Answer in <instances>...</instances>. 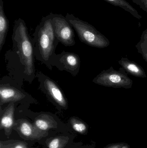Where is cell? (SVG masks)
Returning <instances> with one entry per match:
<instances>
[{"mask_svg":"<svg viewBox=\"0 0 147 148\" xmlns=\"http://www.w3.org/2000/svg\"><path fill=\"white\" fill-rule=\"evenodd\" d=\"M118 63L128 75L141 78L147 77L146 74L143 68L135 62L129 60L127 58L122 57L118 61Z\"/></svg>","mask_w":147,"mask_h":148,"instance_id":"obj_10","label":"cell"},{"mask_svg":"<svg viewBox=\"0 0 147 148\" xmlns=\"http://www.w3.org/2000/svg\"><path fill=\"white\" fill-rule=\"evenodd\" d=\"M67 137L58 136L52 139L47 144L48 148H62L67 143Z\"/></svg>","mask_w":147,"mask_h":148,"instance_id":"obj_17","label":"cell"},{"mask_svg":"<svg viewBox=\"0 0 147 148\" xmlns=\"http://www.w3.org/2000/svg\"><path fill=\"white\" fill-rule=\"evenodd\" d=\"M70 123L72 128L76 132L80 134H83L86 131V126L85 124L77 117H71L70 119Z\"/></svg>","mask_w":147,"mask_h":148,"instance_id":"obj_16","label":"cell"},{"mask_svg":"<svg viewBox=\"0 0 147 148\" xmlns=\"http://www.w3.org/2000/svg\"><path fill=\"white\" fill-rule=\"evenodd\" d=\"M18 130L24 137L29 139H35L44 136L41 134L40 130L26 120H22L20 121L18 127Z\"/></svg>","mask_w":147,"mask_h":148,"instance_id":"obj_11","label":"cell"},{"mask_svg":"<svg viewBox=\"0 0 147 148\" xmlns=\"http://www.w3.org/2000/svg\"><path fill=\"white\" fill-rule=\"evenodd\" d=\"M57 122L52 116L49 115L43 114L35 119L34 125L42 131H47L57 127Z\"/></svg>","mask_w":147,"mask_h":148,"instance_id":"obj_13","label":"cell"},{"mask_svg":"<svg viewBox=\"0 0 147 148\" xmlns=\"http://www.w3.org/2000/svg\"><path fill=\"white\" fill-rule=\"evenodd\" d=\"M13 39L17 45L21 62L25 67V73L28 75H32L34 71L33 46L26 23L22 18L15 21Z\"/></svg>","mask_w":147,"mask_h":148,"instance_id":"obj_1","label":"cell"},{"mask_svg":"<svg viewBox=\"0 0 147 148\" xmlns=\"http://www.w3.org/2000/svg\"><path fill=\"white\" fill-rule=\"evenodd\" d=\"M25 97V95L16 88L9 85L1 84L0 86V103L2 104L7 103L19 101Z\"/></svg>","mask_w":147,"mask_h":148,"instance_id":"obj_7","label":"cell"},{"mask_svg":"<svg viewBox=\"0 0 147 148\" xmlns=\"http://www.w3.org/2000/svg\"><path fill=\"white\" fill-rule=\"evenodd\" d=\"M132 1L147 13V0H132Z\"/></svg>","mask_w":147,"mask_h":148,"instance_id":"obj_19","label":"cell"},{"mask_svg":"<svg viewBox=\"0 0 147 148\" xmlns=\"http://www.w3.org/2000/svg\"><path fill=\"white\" fill-rule=\"evenodd\" d=\"M127 72L123 67L116 70L111 66L103 70L93 80L95 84L104 87L115 88H131L133 81L129 77Z\"/></svg>","mask_w":147,"mask_h":148,"instance_id":"obj_4","label":"cell"},{"mask_svg":"<svg viewBox=\"0 0 147 148\" xmlns=\"http://www.w3.org/2000/svg\"><path fill=\"white\" fill-rule=\"evenodd\" d=\"M44 86L49 97L61 108L66 109L68 103L63 91L56 83L49 78L44 81Z\"/></svg>","mask_w":147,"mask_h":148,"instance_id":"obj_6","label":"cell"},{"mask_svg":"<svg viewBox=\"0 0 147 148\" xmlns=\"http://www.w3.org/2000/svg\"><path fill=\"white\" fill-rule=\"evenodd\" d=\"M0 148H27L26 145L23 142H18L14 143L8 145H3L1 142L0 143Z\"/></svg>","mask_w":147,"mask_h":148,"instance_id":"obj_18","label":"cell"},{"mask_svg":"<svg viewBox=\"0 0 147 148\" xmlns=\"http://www.w3.org/2000/svg\"><path fill=\"white\" fill-rule=\"evenodd\" d=\"M9 21L5 14L3 1L0 0V50H1L8 31Z\"/></svg>","mask_w":147,"mask_h":148,"instance_id":"obj_12","label":"cell"},{"mask_svg":"<svg viewBox=\"0 0 147 148\" xmlns=\"http://www.w3.org/2000/svg\"><path fill=\"white\" fill-rule=\"evenodd\" d=\"M65 17L82 42L98 48H104L109 46L110 42L108 39L91 24L76 17L73 14L67 13Z\"/></svg>","mask_w":147,"mask_h":148,"instance_id":"obj_2","label":"cell"},{"mask_svg":"<svg viewBox=\"0 0 147 148\" xmlns=\"http://www.w3.org/2000/svg\"><path fill=\"white\" fill-rule=\"evenodd\" d=\"M135 47L147 63V28L142 32L140 40L136 44Z\"/></svg>","mask_w":147,"mask_h":148,"instance_id":"obj_15","label":"cell"},{"mask_svg":"<svg viewBox=\"0 0 147 148\" xmlns=\"http://www.w3.org/2000/svg\"><path fill=\"white\" fill-rule=\"evenodd\" d=\"M53 15V13H50L48 15L42 17L36 27L35 33L40 52L45 60H48L51 56L54 42L57 39L52 23Z\"/></svg>","mask_w":147,"mask_h":148,"instance_id":"obj_3","label":"cell"},{"mask_svg":"<svg viewBox=\"0 0 147 148\" xmlns=\"http://www.w3.org/2000/svg\"><path fill=\"white\" fill-rule=\"evenodd\" d=\"M60 61L66 71L75 75H77L79 72L80 60L79 56L77 54L72 53L62 54L60 58Z\"/></svg>","mask_w":147,"mask_h":148,"instance_id":"obj_8","label":"cell"},{"mask_svg":"<svg viewBox=\"0 0 147 148\" xmlns=\"http://www.w3.org/2000/svg\"><path fill=\"white\" fill-rule=\"evenodd\" d=\"M17 1H18V0H17Z\"/></svg>","mask_w":147,"mask_h":148,"instance_id":"obj_20","label":"cell"},{"mask_svg":"<svg viewBox=\"0 0 147 148\" xmlns=\"http://www.w3.org/2000/svg\"><path fill=\"white\" fill-rule=\"evenodd\" d=\"M14 103H10L1 113V129H4L6 135H9L14 126Z\"/></svg>","mask_w":147,"mask_h":148,"instance_id":"obj_9","label":"cell"},{"mask_svg":"<svg viewBox=\"0 0 147 148\" xmlns=\"http://www.w3.org/2000/svg\"><path fill=\"white\" fill-rule=\"evenodd\" d=\"M52 23L58 40L66 47L75 45L74 30L65 16L61 14H54Z\"/></svg>","mask_w":147,"mask_h":148,"instance_id":"obj_5","label":"cell"},{"mask_svg":"<svg viewBox=\"0 0 147 148\" xmlns=\"http://www.w3.org/2000/svg\"><path fill=\"white\" fill-rule=\"evenodd\" d=\"M110 4L117 7H120L126 11L129 12L130 14L135 18L140 19L142 16L138 13L136 9L134 8L129 3L125 0H103Z\"/></svg>","mask_w":147,"mask_h":148,"instance_id":"obj_14","label":"cell"}]
</instances>
